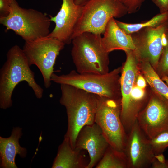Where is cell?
<instances>
[{
    "instance_id": "obj_1",
    "label": "cell",
    "mask_w": 168,
    "mask_h": 168,
    "mask_svg": "<svg viewBox=\"0 0 168 168\" xmlns=\"http://www.w3.org/2000/svg\"><path fill=\"white\" fill-rule=\"evenodd\" d=\"M60 104L65 108L68 128L64 138L73 148L79 131L85 126L95 123L97 95L72 86L60 85Z\"/></svg>"
},
{
    "instance_id": "obj_2",
    "label": "cell",
    "mask_w": 168,
    "mask_h": 168,
    "mask_svg": "<svg viewBox=\"0 0 168 168\" xmlns=\"http://www.w3.org/2000/svg\"><path fill=\"white\" fill-rule=\"evenodd\" d=\"M6 56L7 60L0 70V108L6 110L12 106L14 90L22 81L27 82L37 98H41L44 90L35 81V73L22 49L15 45L8 50Z\"/></svg>"
},
{
    "instance_id": "obj_3",
    "label": "cell",
    "mask_w": 168,
    "mask_h": 168,
    "mask_svg": "<svg viewBox=\"0 0 168 168\" xmlns=\"http://www.w3.org/2000/svg\"><path fill=\"white\" fill-rule=\"evenodd\" d=\"M101 35L85 32L72 40L71 54L80 73L105 74L109 72V53L104 48Z\"/></svg>"
},
{
    "instance_id": "obj_4",
    "label": "cell",
    "mask_w": 168,
    "mask_h": 168,
    "mask_svg": "<svg viewBox=\"0 0 168 168\" xmlns=\"http://www.w3.org/2000/svg\"><path fill=\"white\" fill-rule=\"evenodd\" d=\"M121 66L103 74L80 73L72 70L61 75L53 73L51 80L60 85L72 86L98 96L121 100Z\"/></svg>"
},
{
    "instance_id": "obj_5",
    "label": "cell",
    "mask_w": 168,
    "mask_h": 168,
    "mask_svg": "<svg viewBox=\"0 0 168 168\" xmlns=\"http://www.w3.org/2000/svg\"><path fill=\"white\" fill-rule=\"evenodd\" d=\"M51 21L45 13L22 8L16 0H11L9 15L0 18V23L6 27V31L12 30L25 41L48 36L50 33Z\"/></svg>"
},
{
    "instance_id": "obj_6",
    "label": "cell",
    "mask_w": 168,
    "mask_h": 168,
    "mask_svg": "<svg viewBox=\"0 0 168 168\" xmlns=\"http://www.w3.org/2000/svg\"><path fill=\"white\" fill-rule=\"evenodd\" d=\"M128 13V8L119 0H88L83 6L81 16L74 28L72 40L85 32L103 34L111 19L121 18Z\"/></svg>"
},
{
    "instance_id": "obj_7",
    "label": "cell",
    "mask_w": 168,
    "mask_h": 168,
    "mask_svg": "<svg viewBox=\"0 0 168 168\" xmlns=\"http://www.w3.org/2000/svg\"><path fill=\"white\" fill-rule=\"evenodd\" d=\"M139 74L136 68L128 67L122 71L120 77L121 93V119L127 133L137 121L139 113L149 99L150 87L138 86L136 80Z\"/></svg>"
},
{
    "instance_id": "obj_8",
    "label": "cell",
    "mask_w": 168,
    "mask_h": 168,
    "mask_svg": "<svg viewBox=\"0 0 168 168\" xmlns=\"http://www.w3.org/2000/svg\"><path fill=\"white\" fill-rule=\"evenodd\" d=\"M97 97L95 123L101 129L109 145L124 152L127 134L121 119V100L98 95Z\"/></svg>"
},
{
    "instance_id": "obj_9",
    "label": "cell",
    "mask_w": 168,
    "mask_h": 168,
    "mask_svg": "<svg viewBox=\"0 0 168 168\" xmlns=\"http://www.w3.org/2000/svg\"><path fill=\"white\" fill-rule=\"evenodd\" d=\"M65 45L59 40L48 36L25 41L22 49L30 66L35 65L39 69L46 88L51 85V77L57 57Z\"/></svg>"
},
{
    "instance_id": "obj_10",
    "label": "cell",
    "mask_w": 168,
    "mask_h": 168,
    "mask_svg": "<svg viewBox=\"0 0 168 168\" xmlns=\"http://www.w3.org/2000/svg\"><path fill=\"white\" fill-rule=\"evenodd\" d=\"M168 31V20L156 27L141 29L131 35L139 61L149 62L155 71L164 47L163 39Z\"/></svg>"
},
{
    "instance_id": "obj_11",
    "label": "cell",
    "mask_w": 168,
    "mask_h": 168,
    "mask_svg": "<svg viewBox=\"0 0 168 168\" xmlns=\"http://www.w3.org/2000/svg\"><path fill=\"white\" fill-rule=\"evenodd\" d=\"M137 121L148 138L168 130V99L150 87L149 99Z\"/></svg>"
},
{
    "instance_id": "obj_12",
    "label": "cell",
    "mask_w": 168,
    "mask_h": 168,
    "mask_svg": "<svg viewBox=\"0 0 168 168\" xmlns=\"http://www.w3.org/2000/svg\"><path fill=\"white\" fill-rule=\"evenodd\" d=\"M124 152L127 168H146L151 167L155 155L150 145L148 138L137 121L127 134Z\"/></svg>"
},
{
    "instance_id": "obj_13",
    "label": "cell",
    "mask_w": 168,
    "mask_h": 168,
    "mask_svg": "<svg viewBox=\"0 0 168 168\" xmlns=\"http://www.w3.org/2000/svg\"><path fill=\"white\" fill-rule=\"evenodd\" d=\"M62 2L57 15L49 16L51 21L55 23V26L48 36L69 44L72 40L74 28L81 16L83 6L76 4L75 0H62Z\"/></svg>"
},
{
    "instance_id": "obj_14",
    "label": "cell",
    "mask_w": 168,
    "mask_h": 168,
    "mask_svg": "<svg viewBox=\"0 0 168 168\" xmlns=\"http://www.w3.org/2000/svg\"><path fill=\"white\" fill-rule=\"evenodd\" d=\"M109 146L101 129L95 123L85 126L80 130L75 148L87 151L90 161L86 168H92L100 161Z\"/></svg>"
},
{
    "instance_id": "obj_15",
    "label": "cell",
    "mask_w": 168,
    "mask_h": 168,
    "mask_svg": "<svg viewBox=\"0 0 168 168\" xmlns=\"http://www.w3.org/2000/svg\"><path fill=\"white\" fill-rule=\"evenodd\" d=\"M22 135V128L16 127H13L9 137L0 136V168H17L15 162L16 155L22 158L26 157L27 150L19 143Z\"/></svg>"
},
{
    "instance_id": "obj_16",
    "label": "cell",
    "mask_w": 168,
    "mask_h": 168,
    "mask_svg": "<svg viewBox=\"0 0 168 168\" xmlns=\"http://www.w3.org/2000/svg\"><path fill=\"white\" fill-rule=\"evenodd\" d=\"M102 37V46L107 52L115 50L125 52L135 49L131 35L126 34L117 24L114 18L108 23Z\"/></svg>"
},
{
    "instance_id": "obj_17",
    "label": "cell",
    "mask_w": 168,
    "mask_h": 168,
    "mask_svg": "<svg viewBox=\"0 0 168 168\" xmlns=\"http://www.w3.org/2000/svg\"><path fill=\"white\" fill-rule=\"evenodd\" d=\"M81 151L73 148L69 142L64 138L59 145L52 168H86L87 164L84 161Z\"/></svg>"
},
{
    "instance_id": "obj_18",
    "label": "cell",
    "mask_w": 168,
    "mask_h": 168,
    "mask_svg": "<svg viewBox=\"0 0 168 168\" xmlns=\"http://www.w3.org/2000/svg\"><path fill=\"white\" fill-rule=\"evenodd\" d=\"M141 73L150 88L168 99V86L163 81L148 62L139 61Z\"/></svg>"
},
{
    "instance_id": "obj_19",
    "label": "cell",
    "mask_w": 168,
    "mask_h": 168,
    "mask_svg": "<svg viewBox=\"0 0 168 168\" xmlns=\"http://www.w3.org/2000/svg\"><path fill=\"white\" fill-rule=\"evenodd\" d=\"M96 168H127L125 155L124 152L116 150L109 145Z\"/></svg>"
},
{
    "instance_id": "obj_20",
    "label": "cell",
    "mask_w": 168,
    "mask_h": 168,
    "mask_svg": "<svg viewBox=\"0 0 168 168\" xmlns=\"http://www.w3.org/2000/svg\"><path fill=\"white\" fill-rule=\"evenodd\" d=\"M168 20V12L160 13L151 19L140 23H128L116 20L118 26L126 34L130 35L142 29L149 27H157Z\"/></svg>"
},
{
    "instance_id": "obj_21",
    "label": "cell",
    "mask_w": 168,
    "mask_h": 168,
    "mask_svg": "<svg viewBox=\"0 0 168 168\" xmlns=\"http://www.w3.org/2000/svg\"><path fill=\"white\" fill-rule=\"evenodd\" d=\"M152 150L155 155L163 153L168 147V130L162 132L148 138Z\"/></svg>"
},
{
    "instance_id": "obj_22",
    "label": "cell",
    "mask_w": 168,
    "mask_h": 168,
    "mask_svg": "<svg viewBox=\"0 0 168 168\" xmlns=\"http://www.w3.org/2000/svg\"><path fill=\"white\" fill-rule=\"evenodd\" d=\"M167 44L163 47L155 71L160 78L168 86V31Z\"/></svg>"
},
{
    "instance_id": "obj_23",
    "label": "cell",
    "mask_w": 168,
    "mask_h": 168,
    "mask_svg": "<svg viewBox=\"0 0 168 168\" xmlns=\"http://www.w3.org/2000/svg\"><path fill=\"white\" fill-rule=\"evenodd\" d=\"M128 9V14H133L141 8L146 0H119Z\"/></svg>"
},
{
    "instance_id": "obj_24",
    "label": "cell",
    "mask_w": 168,
    "mask_h": 168,
    "mask_svg": "<svg viewBox=\"0 0 168 168\" xmlns=\"http://www.w3.org/2000/svg\"><path fill=\"white\" fill-rule=\"evenodd\" d=\"M151 167L152 168H168V159H166L163 153L155 155Z\"/></svg>"
},
{
    "instance_id": "obj_25",
    "label": "cell",
    "mask_w": 168,
    "mask_h": 168,
    "mask_svg": "<svg viewBox=\"0 0 168 168\" xmlns=\"http://www.w3.org/2000/svg\"><path fill=\"white\" fill-rule=\"evenodd\" d=\"M11 0H0V18L7 17L10 12Z\"/></svg>"
},
{
    "instance_id": "obj_26",
    "label": "cell",
    "mask_w": 168,
    "mask_h": 168,
    "mask_svg": "<svg viewBox=\"0 0 168 168\" xmlns=\"http://www.w3.org/2000/svg\"><path fill=\"white\" fill-rule=\"evenodd\" d=\"M158 8L160 13L168 12V0H151Z\"/></svg>"
},
{
    "instance_id": "obj_27",
    "label": "cell",
    "mask_w": 168,
    "mask_h": 168,
    "mask_svg": "<svg viewBox=\"0 0 168 168\" xmlns=\"http://www.w3.org/2000/svg\"><path fill=\"white\" fill-rule=\"evenodd\" d=\"M136 83L138 86L143 88L147 87L148 85L145 79L140 72L137 78Z\"/></svg>"
},
{
    "instance_id": "obj_28",
    "label": "cell",
    "mask_w": 168,
    "mask_h": 168,
    "mask_svg": "<svg viewBox=\"0 0 168 168\" xmlns=\"http://www.w3.org/2000/svg\"><path fill=\"white\" fill-rule=\"evenodd\" d=\"M88 0H75V2L77 5L83 6Z\"/></svg>"
}]
</instances>
